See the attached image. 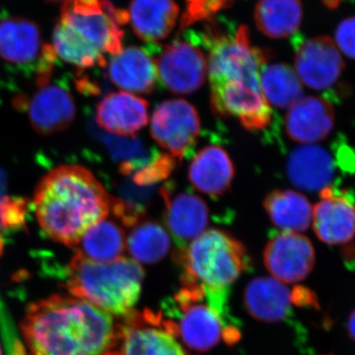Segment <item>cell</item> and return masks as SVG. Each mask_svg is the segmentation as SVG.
Wrapping results in <instances>:
<instances>
[{
    "mask_svg": "<svg viewBox=\"0 0 355 355\" xmlns=\"http://www.w3.org/2000/svg\"><path fill=\"white\" fill-rule=\"evenodd\" d=\"M21 328L30 355H109L120 336L109 313L65 295L28 306Z\"/></svg>",
    "mask_w": 355,
    "mask_h": 355,
    "instance_id": "1",
    "label": "cell"
},
{
    "mask_svg": "<svg viewBox=\"0 0 355 355\" xmlns=\"http://www.w3.org/2000/svg\"><path fill=\"white\" fill-rule=\"evenodd\" d=\"M113 198L86 168L64 165L51 170L35 191L34 209L42 230L70 248L107 218Z\"/></svg>",
    "mask_w": 355,
    "mask_h": 355,
    "instance_id": "2",
    "label": "cell"
},
{
    "mask_svg": "<svg viewBox=\"0 0 355 355\" xmlns=\"http://www.w3.org/2000/svg\"><path fill=\"white\" fill-rule=\"evenodd\" d=\"M127 11L108 0H65L53 33L57 57L77 69L106 67L123 50Z\"/></svg>",
    "mask_w": 355,
    "mask_h": 355,
    "instance_id": "3",
    "label": "cell"
},
{
    "mask_svg": "<svg viewBox=\"0 0 355 355\" xmlns=\"http://www.w3.org/2000/svg\"><path fill=\"white\" fill-rule=\"evenodd\" d=\"M182 288L168 300L164 316L146 314L149 323L157 324L172 336H179L196 352L214 349L221 340L233 345L240 338L236 320L224 317L207 299L205 287L182 280Z\"/></svg>",
    "mask_w": 355,
    "mask_h": 355,
    "instance_id": "4",
    "label": "cell"
},
{
    "mask_svg": "<svg viewBox=\"0 0 355 355\" xmlns=\"http://www.w3.org/2000/svg\"><path fill=\"white\" fill-rule=\"evenodd\" d=\"M144 272L137 261L96 263L76 254L65 268V287L105 312L130 314L139 301Z\"/></svg>",
    "mask_w": 355,
    "mask_h": 355,
    "instance_id": "5",
    "label": "cell"
},
{
    "mask_svg": "<svg viewBox=\"0 0 355 355\" xmlns=\"http://www.w3.org/2000/svg\"><path fill=\"white\" fill-rule=\"evenodd\" d=\"M182 280L210 288H228L250 266L242 243L220 230H209L179 250Z\"/></svg>",
    "mask_w": 355,
    "mask_h": 355,
    "instance_id": "6",
    "label": "cell"
},
{
    "mask_svg": "<svg viewBox=\"0 0 355 355\" xmlns=\"http://www.w3.org/2000/svg\"><path fill=\"white\" fill-rule=\"evenodd\" d=\"M212 32L207 60L211 94L225 89L261 86V70L270 60V51L251 44L247 26H240L233 36Z\"/></svg>",
    "mask_w": 355,
    "mask_h": 355,
    "instance_id": "7",
    "label": "cell"
},
{
    "mask_svg": "<svg viewBox=\"0 0 355 355\" xmlns=\"http://www.w3.org/2000/svg\"><path fill=\"white\" fill-rule=\"evenodd\" d=\"M0 58L18 67L37 62L41 85L50 81L57 55L53 46L43 44L36 23L22 17H8L0 20Z\"/></svg>",
    "mask_w": 355,
    "mask_h": 355,
    "instance_id": "8",
    "label": "cell"
},
{
    "mask_svg": "<svg viewBox=\"0 0 355 355\" xmlns=\"http://www.w3.org/2000/svg\"><path fill=\"white\" fill-rule=\"evenodd\" d=\"M200 132L198 111L183 99L159 104L151 118L153 139L173 157L182 160L195 146Z\"/></svg>",
    "mask_w": 355,
    "mask_h": 355,
    "instance_id": "9",
    "label": "cell"
},
{
    "mask_svg": "<svg viewBox=\"0 0 355 355\" xmlns=\"http://www.w3.org/2000/svg\"><path fill=\"white\" fill-rule=\"evenodd\" d=\"M294 67L302 84L321 91L338 83L345 69V62L335 41L330 37L319 36L298 44Z\"/></svg>",
    "mask_w": 355,
    "mask_h": 355,
    "instance_id": "10",
    "label": "cell"
},
{
    "mask_svg": "<svg viewBox=\"0 0 355 355\" xmlns=\"http://www.w3.org/2000/svg\"><path fill=\"white\" fill-rule=\"evenodd\" d=\"M263 261L275 279L296 284L310 275L316 258L314 247L305 236L282 232L270 238L263 252Z\"/></svg>",
    "mask_w": 355,
    "mask_h": 355,
    "instance_id": "11",
    "label": "cell"
},
{
    "mask_svg": "<svg viewBox=\"0 0 355 355\" xmlns=\"http://www.w3.org/2000/svg\"><path fill=\"white\" fill-rule=\"evenodd\" d=\"M156 65L163 84L175 94L196 92L205 83L207 73V60L202 51L184 41L166 46Z\"/></svg>",
    "mask_w": 355,
    "mask_h": 355,
    "instance_id": "12",
    "label": "cell"
},
{
    "mask_svg": "<svg viewBox=\"0 0 355 355\" xmlns=\"http://www.w3.org/2000/svg\"><path fill=\"white\" fill-rule=\"evenodd\" d=\"M24 107L32 127L40 135H50L62 132L76 118V108L69 89L49 83L40 85L30 99L16 101Z\"/></svg>",
    "mask_w": 355,
    "mask_h": 355,
    "instance_id": "13",
    "label": "cell"
},
{
    "mask_svg": "<svg viewBox=\"0 0 355 355\" xmlns=\"http://www.w3.org/2000/svg\"><path fill=\"white\" fill-rule=\"evenodd\" d=\"M165 203L164 220L179 250L205 232L209 211L207 203L193 193H177L172 184L160 189Z\"/></svg>",
    "mask_w": 355,
    "mask_h": 355,
    "instance_id": "14",
    "label": "cell"
},
{
    "mask_svg": "<svg viewBox=\"0 0 355 355\" xmlns=\"http://www.w3.org/2000/svg\"><path fill=\"white\" fill-rule=\"evenodd\" d=\"M312 224L324 244H347L355 236V205L347 196L328 187L321 191V200L313 209Z\"/></svg>",
    "mask_w": 355,
    "mask_h": 355,
    "instance_id": "15",
    "label": "cell"
},
{
    "mask_svg": "<svg viewBox=\"0 0 355 355\" xmlns=\"http://www.w3.org/2000/svg\"><path fill=\"white\" fill-rule=\"evenodd\" d=\"M335 111L323 98L308 96L288 109L286 132L293 141L311 146L329 137L335 127Z\"/></svg>",
    "mask_w": 355,
    "mask_h": 355,
    "instance_id": "16",
    "label": "cell"
},
{
    "mask_svg": "<svg viewBox=\"0 0 355 355\" xmlns=\"http://www.w3.org/2000/svg\"><path fill=\"white\" fill-rule=\"evenodd\" d=\"M148 119V102L125 91L105 96L96 107V121L112 135H135Z\"/></svg>",
    "mask_w": 355,
    "mask_h": 355,
    "instance_id": "17",
    "label": "cell"
},
{
    "mask_svg": "<svg viewBox=\"0 0 355 355\" xmlns=\"http://www.w3.org/2000/svg\"><path fill=\"white\" fill-rule=\"evenodd\" d=\"M110 80L125 92L148 94L155 88L158 69L155 60L139 46H128L111 58Z\"/></svg>",
    "mask_w": 355,
    "mask_h": 355,
    "instance_id": "18",
    "label": "cell"
},
{
    "mask_svg": "<svg viewBox=\"0 0 355 355\" xmlns=\"http://www.w3.org/2000/svg\"><path fill=\"white\" fill-rule=\"evenodd\" d=\"M127 13L128 22L139 39L158 43L171 35L180 8L175 0H132Z\"/></svg>",
    "mask_w": 355,
    "mask_h": 355,
    "instance_id": "19",
    "label": "cell"
},
{
    "mask_svg": "<svg viewBox=\"0 0 355 355\" xmlns=\"http://www.w3.org/2000/svg\"><path fill=\"white\" fill-rule=\"evenodd\" d=\"M292 294L282 282L270 277L250 282L244 293L247 312L263 323H279L291 316Z\"/></svg>",
    "mask_w": 355,
    "mask_h": 355,
    "instance_id": "20",
    "label": "cell"
},
{
    "mask_svg": "<svg viewBox=\"0 0 355 355\" xmlns=\"http://www.w3.org/2000/svg\"><path fill=\"white\" fill-rule=\"evenodd\" d=\"M235 169L230 156L218 146L205 147L193 159L189 178L193 188L211 197H219L230 189Z\"/></svg>",
    "mask_w": 355,
    "mask_h": 355,
    "instance_id": "21",
    "label": "cell"
},
{
    "mask_svg": "<svg viewBox=\"0 0 355 355\" xmlns=\"http://www.w3.org/2000/svg\"><path fill=\"white\" fill-rule=\"evenodd\" d=\"M286 170L292 184L301 190L323 191L330 187L335 166L326 149L311 144L298 147L291 154Z\"/></svg>",
    "mask_w": 355,
    "mask_h": 355,
    "instance_id": "22",
    "label": "cell"
},
{
    "mask_svg": "<svg viewBox=\"0 0 355 355\" xmlns=\"http://www.w3.org/2000/svg\"><path fill=\"white\" fill-rule=\"evenodd\" d=\"M263 207L275 226L284 232L300 233L312 223V205L298 191H272L266 198Z\"/></svg>",
    "mask_w": 355,
    "mask_h": 355,
    "instance_id": "23",
    "label": "cell"
},
{
    "mask_svg": "<svg viewBox=\"0 0 355 355\" xmlns=\"http://www.w3.org/2000/svg\"><path fill=\"white\" fill-rule=\"evenodd\" d=\"M125 245L123 229L116 222L105 218L89 229L72 249L87 260L107 263L121 259Z\"/></svg>",
    "mask_w": 355,
    "mask_h": 355,
    "instance_id": "24",
    "label": "cell"
},
{
    "mask_svg": "<svg viewBox=\"0 0 355 355\" xmlns=\"http://www.w3.org/2000/svg\"><path fill=\"white\" fill-rule=\"evenodd\" d=\"M302 18L300 0H260L254 7L257 28L268 38H287L297 31Z\"/></svg>",
    "mask_w": 355,
    "mask_h": 355,
    "instance_id": "25",
    "label": "cell"
},
{
    "mask_svg": "<svg viewBox=\"0 0 355 355\" xmlns=\"http://www.w3.org/2000/svg\"><path fill=\"white\" fill-rule=\"evenodd\" d=\"M123 340L119 355H186L174 336L159 329L139 328L130 319L125 327H120Z\"/></svg>",
    "mask_w": 355,
    "mask_h": 355,
    "instance_id": "26",
    "label": "cell"
},
{
    "mask_svg": "<svg viewBox=\"0 0 355 355\" xmlns=\"http://www.w3.org/2000/svg\"><path fill=\"white\" fill-rule=\"evenodd\" d=\"M260 83L266 101L277 108H291L303 98V84L289 65L266 64L261 70Z\"/></svg>",
    "mask_w": 355,
    "mask_h": 355,
    "instance_id": "27",
    "label": "cell"
},
{
    "mask_svg": "<svg viewBox=\"0 0 355 355\" xmlns=\"http://www.w3.org/2000/svg\"><path fill=\"white\" fill-rule=\"evenodd\" d=\"M128 250L135 261L154 263L162 260L170 250V238L155 221L139 222L128 238Z\"/></svg>",
    "mask_w": 355,
    "mask_h": 355,
    "instance_id": "28",
    "label": "cell"
},
{
    "mask_svg": "<svg viewBox=\"0 0 355 355\" xmlns=\"http://www.w3.org/2000/svg\"><path fill=\"white\" fill-rule=\"evenodd\" d=\"M104 142L112 157L119 162V171L132 176L153 157L157 151H149L144 142L135 135H106Z\"/></svg>",
    "mask_w": 355,
    "mask_h": 355,
    "instance_id": "29",
    "label": "cell"
},
{
    "mask_svg": "<svg viewBox=\"0 0 355 355\" xmlns=\"http://www.w3.org/2000/svg\"><path fill=\"white\" fill-rule=\"evenodd\" d=\"M176 167V158L170 154L156 153L153 158L132 175L133 183L137 187H151L165 181Z\"/></svg>",
    "mask_w": 355,
    "mask_h": 355,
    "instance_id": "30",
    "label": "cell"
},
{
    "mask_svg": "<svg viewBox=\"0 0 355 355\" xmlns=\"http://www.w3.org/2000/svg\"><path fill=\"white\" fill-rule=\"evenodd\" d=\"M231 2L232 0H187L188 8L181 21V27L209 20L221 9L227 8Z\"/></svg>",
    "mask_w": 355,
    "mask_h": 355,
    "instance_id": "31",
    "label": "cell"
},
{
    "mask_svg": "<svg viewBox=\"0 0 355 355\" xmlns=\"http://www.w3.org/2000/svg\"><path fill=\"white\" fill-rule=\"evenodd\" d=\"M26 205L23 200H6L0 202V222L3 229H17L24 224Z\"/></svg>",
    "mask_w": 355,
    "mask_h": 355,
    "instance_id": "32",
    "label": "cell"
},
{
    "mask_svg": "<svg viewBox=\"0 0 355 355\" xmlns=\"http://www.w3.org/2000/svg\"><path fill=\"white\" fill-rule=\"evenodd\" d=\"M335 43L340 53L355 60V16L347 18L336 28Z\"/></svg>",
    "mask_w": 355,
    "mask_h": 355,
    "instance_id": "33",
    "label": "cell"
},
{
    "mask_svg": "<svg viewBox=\"0 0 355 355\" xmlns=\"http://www.w3.org/2000/svg\"><path fill=\"white\" fill-rule=\"evenodd\" d=\"M347 331L350 338L355 342V310L350 315L349 322H347Z\"/></svg>",
    "mask_w": 355,
    "mask_h": 355,
    "instance_id": "34",
    "label": "cell"
},
{
    "mask_svg": "<svg viewBox=\"0 0 355 355\" xmlns=\"http://www.w3.org/2000/svg\"><path fill=\"white\" fill-rule=\"evenodd\" d=\"M324 2L327 4V6L334 7L338 6L340 0H324Z\"/></svg>",
    "mask_w": 355,
    "mask_h": 355,
    "instance_id": "35",
    "label": "cell"
},
{
    "mask_svg": "<svg viewBox=\"0 0 355 355\" xmlns=\"http://www.w3.org/2000/svg\"><path fill=\"white\" fill-rule=\"evenodd\" d=\"M50 1H62V0H50ZM65 1V0H64Z\"/></svg>",
    "mask_w": 355,
    "mask_h": 355,
    "instance_id": "36",
    "label": "cell"
},
{
    "mask_svg": "<svg viewBox=\"0 0 355 355\" xmlns=\"http://www.w3.org/2000/svg\"><path fill=\"white\" fill-rule=\"evenodd\" d=\"M1 229H3V227H2L1 222H0V230H1Z\"/></svg>",
    "mask_w": 355,
    "mask_h": 355,
    "instance_id": "37",
    "label": "cell"
},
{
    "mask_svg": "<svg viewBox=\"0 0 355 355\" xmlns=\"http://www.w3.org/2000/svg\"><path fill=\"white\" fill-rule=\"evenodd\" d=\"M0 355H2V354H1V347H0Z\"/></svg>",
    "mask_w": 355,
    "mask_h": 355,
    "instance_id": "38",
    "label": "cell"
}]
</instances>
